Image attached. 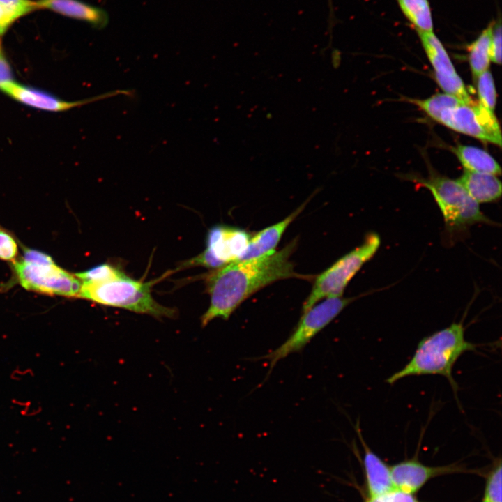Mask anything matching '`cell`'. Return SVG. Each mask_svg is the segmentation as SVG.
I'll return each mask as SVG.
<instances>
[{"label":"cell","instance_id":"6da1fadb","mask_svg":"<svg viewBox=\"0 0 502 502\" xmlns=\"http://www.w3.org/2000/svg\"><path fill=\"white\" fill-rule=\"evenodd\" d=\"M296 247L294 240L272 254L232 262L208 274L205 280L210 305L201 317L202 327L215 318L227 320L248 298L275 282L302 277L290 261Z\"/></svg>","mask_w":502,"mask_h":502},{"label":"cell","instance_id":"7a4b0ae2","mask_svg":"<svg viewBox=\"0 0 502 502\" xmlns=\"http://www.w3.org/2000/svg\"><path fill=\"white\" fill-rule=\"evenodd\" d=\"M480 345L467 341L462 321L455 322L446 328L423 338L411 360L400 370L386 379L393 385L409 376L441 375L448 381L454 397L459 405V387L452 376V369L466 352L476 351Z\"/></svg>","mask_w":502,"mask_h":502},{"label":"cell","instance_id":"3957f363","mask_svg":"<svg viewBox=\"0 0 502 502\" xmlns=\"http://www.w3.org/2000/svg\"><path fill=\"white\" fill-rule=\"evenodd\" d=\"M82 282L77 298L156 318H174L177 315L175 309L164 306L153 298L151 282L135 280L125 274L106 282Z\"/></svg>","mask_w":502,"mask_h":502},{"label":"cell","instance_id":"277c9868","mask_svg":"<svg viewBox=\"0 0 502 502\" xmlns=\"http://www.w3.org/2000/svg\"><path fill=\"white\" fill-rule=\"evenodd\" d=\"M413 180L432 193L442 214L446 231L451 238L462 235L476 224L497 225L482 213L457 180L436 174Z\"/></svg>","mask_w":502,"mask_h":502},{"label":"cell","instance_id":"5b68a950","mask_svg":"<svg viewBox=\"0 0 502 502\" xmlns=\"http://www.w3.org/2000/svg\"><path fill=\"white\" fill-rule=\"evenodd\" d=\"M13 269L17 282L27 290L78 297L82 281L58 266L46 254L26 249L23 258L14 262Z\"/></svg>","mask_w":502,"mask_h":502},{"label":"cell","instance_id":"8992f818","mask_svg":"<svg viewBox=\"0 0 502 502\" xmlns=\"http://www.w3.org/2000/svg\"><path fill=\"white\" fill-rule=\"evenodd\" d=\"M381 245L378 234L366 235L363 243L350 251L314 280L312 291L303 305L306 312L322 299L341 297L345 288L362 266L377 252Z\"/></svg>","mask_w":502,"mask_h":502},{"label":"cell","instance_id":"52a82bcc","mask_svg":"<svg viewBox=\"0 0 502 502\" xmlns=\"http://www.w3.org/2000/svg\"><path fill=\"white\" fill-rule=\"evenodd\" d=\"M356 298L333 297L319 301L303 312L289 337L267 354L256 358L269 362L268 376L278 361L303 348Z\"/></svg>","mask_w":502,"mask_h":502},{"label":"cell","instance_id":"ba28073f","mask_svg":"<svg viewBox=\"0 0 502 502\" xmlns=\"http://www.w3.org/2000/svg\"><path fill=\"white\" fill-rule=\"evenodd\" d=\"M435 121L457 132L501 145V129L494 112L480 102H466L459 99L443 108Z\"/></svg>","mask_w":502,"mask_h":502},{"label":"cell","instance_id":"9c48e42d","mask_svg":"<svg viewBox=\"0 0 502 502\" xmlns=\"http://www.w3.org/2000/svg\"><path fill=\"white\" fill-rule=\"evenodd\" d=\"M0 91L13 100L37 109L59 112L82 106L95 101L125 94L132 95L129 90H114L94 97L77 101H67L47 91L20 84L15 80L1 89Z\"/></svg>","mask_w":502,"mask_h":502},{"label":"cell","instance_id":"30bf717a","mask_svg":"<svg viewBox=\"0 0 502 502\" xmlns=\"http://www.w3.org/2000/svg\"><path fill=\"white\" fill-rule=\"evenodd\" d=\"M422 45L435 72L436 80L446 93L464 102L472 101L466 88L457 75L443 44L433 31L418 32Z\"/></svg>","mask_w":502,"mask_h":502},{"label":"cell","instance_id":"8fae6325","mask_svg":"<svg viewBox=\"0 0 502 502\" xmlns=\"http://www.w3.org/2000/svg\"><path fill=\"white\" fill-rule=\"evenodd\" d=\"M250 236L239 228L217 225L208 232L205 250L225 266L240 259Z\"/></svg>","mask_w":502,"mask_h":502},{"label":"cell","instance_id":"7c38bea8","mask_svg":"<svg viewBox=\"0 0 502 502\" xmlns=\"http://www.w3.org/2000/svg\"><path fill=\"white\" fill-rule=\"evenodd\" d=\"M38 10L46 9L61 15L89 23L96 29H103L109 23L107 12L79 0H37Z\"/></svg>","mask_w":502,"mask_h":502},{"label":"cell","instance_id":"4fadbf2b","mask_svg":"<svg viewBox=\"0 0 502 502\" xmlns=\"http://www.w3.org/2000/svg\"><path fill=\"white\" fill-rule=\"evenodd\" d=\"M447 467H430L416 460H407L390 467L395 489L413 494L429 478L447 471Z\"/></svg>","mask_w":502,"mask_h":502},{"label":"cell","instance_id":"5bb4252c","mask_svg":"<svg viewBox=\"0 0 502 502\" xmlns=\"http://www.w3.org/2000/svg\"><path fill=\"white\" fill-rule=\"evenodd\" d=\"M307 202L279 222L251 235L248 247L238 261L261 257L273 253L284 231L304 209Z\"/></svg>","mask_w":502,"mask_h":502},{"label":"cell","instance_id":"9a60e30c","mask_svg":"<svg viewBox=\"0 0 502 502\" xmlns=\"http://www.w3.org/2000/svg\"><path fill=\"white\" fill-rule=\"evenodd\" d=\"M354 429L364 448L363 463L370 497L395 489L390 467L367 446L363 437L358 421L356 423Z\"/></svg>","mask_w":502,"mask_h":502},{"label":"cell","instance_id":"2e32d148","mask_svg":"<svg viewBox=\"0 0 502 502\" xmlns=\"http://www.w3.org/2000/svg\"><path fill=\"white\" fill-rule=\"evenodd\" d=\"M457 181L478 204L495 202L501 197V183L495 175L465 170Z\"/></svg>","mask_w":502,"mask_h":502},{"label":"cell","instance_id":"e0dca14e","mask_svg":"<svg viewBox=\"0 0 502 502\" xmlns=\"http://www.w3.org/2000/svg\"><path fill=\"white\" fill-rule=\"evenodd\" d=\"M459 160L466 171L500 175L498 162L485 151L471 146L459 145L455 149Z\"/></svg>","mask_w":502,"mask_h":502},{"label":"cell","instance_id":"ac0fdd59","mask_svg":"<svg viewBox=\"0 0 502 502\" xmlns=\"http://www.w3.org/2000/svg\"><path fill=\"white\" fill-rule=\"evenodd\" d=\"M494 22V21H492L468 47L469 65L475 78L488 70L490 63V40Z\"/></svg>","mask_w":502,"mask_h":502},{"label":"cell","instance_id":"d6986e66","mask_svg":"<svg viewBox=\"0 0 502 502\" xmlns=\"http://www.w3.org/2000/svg\"><path fill=\"white\" fill-rule=\"evenodd\" d=\"M403 15L417 32L433 31V20L428 0H397Z\"/></svg>","mask_w":502,"mask_h":502},{"label":"cell","instance_id":"ffe728a7","mask_svg":"<svg viewBox=\"0 0 502 502\" xmlns=\"http://www.w3.org/2000/svg\"><path fill=\"white\" fill-rule=\"evenodd\" d=\"M38 10L36 1L0 0V37L3 36L13 24Z\"/></svg>","mask_w":502,"mask_h":502},{"label":"cell","instance_id":"44dd1931","mask_svg":"<svg viewBox=\"0 0 502 502\" xmlns=\"http://www.w3.org/2000/svg\"><path fill=\"white\" fill-rule=\"evenodd\" d=\"M123 275L124 273L119 268L108 264H103L86 271L76 273L75 276L82 282H102L117 278Z\"/></svg>","mask_w":502,"mask_h":502},{"label":"cell","instance_id":"7402d4cb","mask_svg":"<svg viewBox=\"0 0 502 502\" xmlns=\"http://www.w3.org/2000/svg\"><path fill=\"white\" fill-rule=\"evenodd\" d=\"M477 89L479 102L485 107L494 112L496 106V93L492 73L486 70L477 78Z\"/></svg>","mask_w":502,"mask_h":502},{"label":"cell","instance_id":"603a6c76","mask_svg":"<svg viewBox=\"0 0 502 502\" xmlns=\"http://www.w3.org/2000/svg\"><path fill=\"white\" fill-rule=\"evenodd\" d=\"M501 470V462L499 460L487 478L482 502H502Z\"/></svg>","mask_w":502,"mask_h":502},{"label":"cell","instance_id":"cb8c5ba5","mask_svg":"<svg viewBox=\"0 0 502 502\" xmlns=\"http://www.w3.org/2000/svg\"><path fill=\"white\" fill-rule=\"evenodd\" d=\"M501 20L499 17L494 22L489 47L490 61L496 64L501 63Z\"/></svg>","mask_w":502,"mask_h":502},{"label":"cell","instance_id":"d4e9b609","mask_svg":"<svg viewBox=\"0 0 502 502\" xmlns=\"http://www.w3.org/2000/svg\"><path fill=\"white\" fill-rule=\"evenodd\" d=\"M18 252L17 245L13 237L0 229V259L14 261Z\"/></svg>","mask_w":502,"mask_h":502},{"label":"cell","instance_id":"484cf974","mask_svg":"<svg viewBox=\"0 0 502 502\" xmlns=\"http://www.w3.org/2000/svg\"><path fill=\"white\" fill-rule=\"evenodd\" d=\"M367 502H419L412 494L393 489L383 494L370 497Z\"/></svg>","mask_w":502,"mask_h":502},{"label":"cell","instance_id":"4316f807","mask_svg":"<svg viewBox=\"0 0 502 502\" xmlns=\"http://www.w3.org/2000/svg\"><path fill=\"white\" fill-rule=\"evenodd\" d=\"M15 81L11 66L4 53L0 40V90L4 86Z\"/></svg>","mask_w":502,"mask_h":502},{"label":"cell","instance_id":"83f0119b","mask_svg":"<svg viewBox=\"0 0 502 502\" xmlns=\"http://www.w3.org/2000/svg\"><path fill=\"white\" fill-rule=\"evenodd\" d=\"M328 1V29L329 34L331 36L333 28L334 27L335 24V10L333 5L332 0H327Z\"/></svg>","mask_w":502,"mask_h":502}]
</instances>
